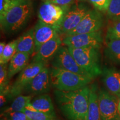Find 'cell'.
Returning <instances> with one entry per match:
<instances>
[{"label": "cell", "mask_w": 120, "mask_h": 120, "mask_svg": "<svg viewBox=\"0 0 120 120\" xmlns=\"http://www.w3.org/2000/svg\"><path fill=\"white\" fill-rule=\"evenodd\" d=\"M90 87L72 91H54L58 108L68 120H87Z\"/></svg>", "instance_id": "1"}, {"label": "cell", "mask_w": 120, "mask_h": 120, "mask_svg": "<svg viewBox=\"0 0 120 120\" xmlns=\"http://www.w3.org/2000/svg\"><path fill=\"white\" fill-rule=\"evenodd\" d=\"M31 0H13L4 17L0 19L1 29L6 34H14L23 29L33 13Z\"/></svg>", "instance_id": "2"}, {"label": "cell", "mask_w": 120, "mask_h": 120, "mask_svg": "<svg viewBox=\"0 0 120 120\" xmlns=\"http://www.w3.org/2000/svg\"><path fill=\"white\" fill-rule=\"evenodd\" d=\"M52 86L62 91H76L88 86L94 79L64 69H51Z\"/></svg>", "instance_id": "3"}, {"label": "cell", "mask_w": 120, "mask_h": 120, "mask_svg": "<svg viewBox=\"0 0 120 120\" xmlns=\"http://www.w3.org/2000/svg\"><path fill=\"white\" fill-rule=\"evenodd\" d=\"M68 49L79 66L92 79H94L102 74V68L100 48L89 47Z\"/></svg>", "instance_id": "4"}, {"label": "cell", "mask_w": 120, "mask_h": 120, "mask_svg": "<svg viewBox=\"0 0 120 120\" xmlns=\"http://www.w3.org/2000/svg\"><path fill=\"white\" fill-rule=\"evenodd\" d=\"M46 66V64L40 62H31L28 64L11 85L8 100L21 95L26 86Z\"/></svg>", "instance_id": "5"}, {"label": "cell", "mask_w": 120, "mask_h": 120, "mask_svg": "<svg viewBox=\"0 0 120 120\" xmlns=\"http://www.w3.org/2000/svg\"><path fill=\"white\" fill-rule=\"evenodd\" d=\"M70 6H61L48 1L42 3L38 11V17L44 23L59 29L64 15Z\"/></svg>", "instance_id": "6"}, {"label": "cell", "mask_w": 120, "mask_h": 120, "mask_svg": "<svg viewBox=\"0 0 120 120\" xmlns=\"http://www.w3.org/2000/svg\"><path fill=\"white\" fill-rule=\"evenodd\" d=\"M90 10L89 6L82 1L71 6L64 15V19L58 29V33L60 35H65L74 30Z\"/></svg>", "instance_id": "7"}, {"label": "cell", "mask_w": 120, "mask_h": 120, "mask_svg": "<svg viewBox=\"0 0 120 120\" xmlns=\"http://www.w3.org/2000/svg\"><path fill=\"white\" fill-rule=\"evenodd\" d=\"M119 98L106 89L99 88L98 105L102 120H120Z\"/></svg>", "instance_id": "8"}, {"label": "cell", "mask_w": 120, "mask_h": 120, "mask_svg": "<svg viewBox=\"0 0 120 120\" xmlns=\"http://www.w3.org/2000/svg\"><path fill=\"white\" fill-rule=\"evenodd\" d=\"M102 42V34L101 30L88 34L66 36L63 40V43L66 47L72 49H81L89 47L101 49Z\"/></svg>", "instance_id": "9"}, {"label": "cell", "mask_w": 120, "mask_h": 120, "mask_svg": "<svg viewBox=\"0 0 120 120\" xmlns=\"http://www.w3.org/2000/svg\"><path fill=\"white\" fill-rule=\"evenodd\" d=\"M51 64L53 67L62 68L92 79L87 72L79 66L66 46L60 47L52 59Z\"/></svg>", "instance_id": "10"}, {"label": "cell", "mask_w": 120, "mask_h": 120, "mask_svg": "<svg viewBox=\"0 0 120 120\" xmlns=\"http://www.w3.org/2000/svg\"><path fill=\"white\" fill-rule=\"evenodd\" d=\"M103 25V17L101 12L96 9H91L79 25L72 31L65 34V36L96 32L101 30Z\"/></svg>", "instance_id": "11"}, {"label": "cell", "mask_w": 120, "mask_h": 120, "mask_svg": "<svg viewBox=\"0 0 120 120\" xmlns=\"http://www.w3.org/2000/svg\"><path fill=\"white\" fill-rule=\"evenodd\" d=\"M51 86V70L46 66L26 86L23 92L32 96L47 94Z\"/></svg>", "instance_id": "12"}, {"label": "cell", "mask_w": 120, "mask_h": 120, "mask_svg": "<svg viewBox=\"0 0 120 120\" xmlns=\"http://www.w3.org/2000/svg\"><path fill=\"white\" fill-rule=\"evenodd\" d=\"M58 34L40 47L32 60V62H40L47 64L52 60L59 49L63 41Z\"/></svg>", "instance_id": "13"}, {"label": "cell", "mask_w": 120, "mask_h": 120, "mask_svg": "<svg viewBox=\"0 0 120 120\" xmlns=\"http://www.w3.org/2000/svg\"><path fill=\"white\" fill-rule=\"evenodd\" d=\"M102 79L106 89L118 98H120V71L114 67L102 68Z\"/></svg>", "instance_id": "14"}, {"label": "cell", "mask_w": 120, "mask_h": 120, "mask_svg": "<svg viewBox=\"0 0 120 120\" xmlns=\"http://www.w3.org/2000/svg\"><path fill=\"white\" fill-rule=\"evenodd\" d=\"M58 34L59 33L56 28L38 19L34 27L35 52H37L42 45Z\"/></svg>", "instance_id": "15"}, {"label": "cell", "mask_w": 120, "mask_h": 120, "mask_svg": "<svg viewBox=\"0 0 120 120\" xmlns=\"http://www.w3.org/2000/svg\"><path fill=\"white\" fill-rule=\"evenodd\" d=\"M89 105L87 113V120H102L98 105V86L96 83L90 86Z\"/></svg>", "instance_id": "16"}, {"label": "cell", "mask_w": 120, "mask_h": 120, "mask_svg": "<svg viewBox=\"0 0 120 120\" xmlns=\"http://www.w3.org/2000/svg\"><path fill=\"white\" fill-rule=\"evenodd\" d=\"M30 104L38 111L56 117L53 104L49 94H44L38 95L32 99Z\"/></svg>", "instance_id": "17"}, {"label": "cell", "mask_w": 120, "mask_h": 120, "mask_svg": "<svg viewBox=\"0 0 120 120\" xmlns=\"http://www.w3.org/2000/svg\"><path fill=\"white\" fill-rule=\"evenodd\" d=\"M30 55L23 52H17L12 58L8 66V77L11 78L21 72L28 64Z\"/></svg>", "instance_id": "18"}, {"label": "cell", "mask_w": 120, "mask_h": 120, "mask_svg": "<svg viewBox=\"0 0 120 120\" xmlns=\"http://www.w3.org/2000/svg\"><path fill=\"white\" fill-rule=\"evenodd\" d=\"M35 52L34 28H31L19 38L17 52H23L31 56Z\"/></svg>", "instance_id": "19"}, {"label": "cell", "mask_w": 120, "mask_h": 120, "mask_svg": "<svg viewBox=\"0 0 120 120\" xmlns=\"http://www.w3.org/2000/svg\"><path fill=\"white\" fill-rule=\"evenodd\" d=\"M104 53L105 56L115 64H120V40H106Z\"/></svg>", "instance_id": "20"}, {"label": "cell", "mask_w": 120, "mask_h": 120, "mask_svg": "<svg viewBox=\"0 0 120 120\" xmlns=\"http://www.w3.org/2000/svg\"><path fill=\"white\" fill-rule=\"evenodd\" d=\"M32 95H19L15 97L12 102L8 107L6 108L2 113H7L12 112H23L27 105L31 103Z\"/></svg>", "instance_id": "21"}, {"label": "cell", "mask_w": 120, "mask_h": 120, "mask_svg": "<svg viewBox=\"0 0 120 120\" xmlns=\"http://www.w3.org/2000/svg\"><path fill=\"white\" fill-rule=\"evenodd\" d=\"M19 38L12 41L6 45L2 55L0 56V64H7L17 53Z\"/></svg>", "instance_id": "22"}, {"label": "cell", "mask_w": 120, "mask_h": 120, "mask_svg": "<svg viewBox=\"0 0 120 120\" xmlns=\"http://www.w3.org/2000/svg\"><path fill=\"white\" fill-rule=\"evenodd\" d=\"M23 112L26 114L30 120H57L56 117L38 111L32 107L30 103L27 105Z\"/></svg>", "instance_id": "23"}, {"label": "cell", "mask_w": 120, "mask_h": 120, "mask_svg": "<svg viewBox=\"0 0 120 120\" xmlns=\"http://www.w3.org/2000/svg\"><path fill=\"white\" fill-rule=\"evenodd\" d=\"M106 13L112 22L120 20V0H111Z\"/></svg>", "instance_id": "24"}, {"label": "cell", "mask_w": 120, "mask_h": 120, "mask_svg": "<svg viewBox=\"0 0 120 120\" xmlns=\"http://www.w3.org/2000/svg\"><path fill=\"white\" fill-rule=\"evenodd\" d=\"M111 39L120 40V20L114 21L108 26L106 40Z\"/></svg>", "instance_id": "25"}, {"label": "cell", "mask_w": 120, "mask_h": 120, "mask_svg": "<svg viewBox=\"0 0 120 120\" xmlns=\"http://www.w3.org/2000/svg\"><path fill=\"white\" fill-rule=\"evenodd\" d=\"M92 5L94 9L101 12H106L111 0H83Z\"/></svg>", "instance_id": "26"}, {"label": "cell", "mask_w": 120, "mask_h": 120, "mask_svg": "<svg viewBox=\"0 0 120 120\" xmlns=\"http://www.w3.org/2000/svg\"><path fill=\"white\" fill-rule=\"evenodd\" d=\"M1 115L2 119L5 120H30L24 112H12Z\"/></svg>", "instance_id": "27"}, {"label": "cell", "mask_w": 120, "mask_h": 120, "mask_svg": "<svg viewBox=\"0 0 120 120\" xmlns=\"http://www.w3.org/2000/svg\"><path fill=\"white\" fill-rule=\"evenodd\" d=\"M8 67L7 64H0V91L8 84Z\"/></svg>", "instance_id": "28"}, {"label": "cell", "mask_w": 120, "mask_h": 120, "mask_svg": "<svg viewBox=\"0 0 120 120\" xmlns=\"http://www.w3.org/2000/svg\"><path fill=\"white\" fill-rule=\"evenodd\" d=\"M11 85H7L1 91L0 94V105L1 107H2L4 104L6 103L7 99H8L9 94L10 92V89H11Z\"/></svg>", "instance_id": "29"}, {"label": "cell", "mask_w": 120, "mask_h": 120, "mask_svg": "<svg viewBox=\"0 0 120 120\" xmlns=\"http://www.w3.org/2000/svg\"><path fill=\"white\" fill-rule=\"evenodd\" d=\"M13 0H0V19L4 17L11 6Z\"/></svg>", "instance_id": "30"}, {"label": "cell", "mask_w": 120, "mask_h": 120, "mask_svg": "<svg viewBox=\"0 0 120 120\" xmlns=\"http://www.w3.org/2000/svg\"><path fill=\"white\" fill-rule=\"evenodd\" d=\"M52 4L61 6H71L76 0H46Z\"/></svg>", "instance_id": "31"}, {"label": "cell", "mask_w": 120, "mask_h": 120, "mask_svg": "<svg viewBox=\"0 0 120 120\" xmlns=\"http://www.w3.org/2000/svg\"><path fill=\"white\" fill-rule=\"evenodd\" d=\"M6 45V43L4 42H1L0 43V56L2 55Z\"/></svg>", "instance_id": "32"}, {"label": "cell", "mask_w": 120, "mask_h": 120, "mask_svg": "<svg viewBox=\"0 0 120 120\" xmlns=\"http://www.w3.org/2000/svg\"><path fill=\"white\" fill-rule=\"evenodd\" d=\"M118 111L120 115V98H119V101H118Z\"/></svg>", "instance_id": "33"}, {"label": "cell", "mask_w": 120, "mask_h": 120, "mask_svg": "<svg viewBox=\"0 0 120 120\" xmlns=\"http://www.w3.org/2000/svg\"><path fill=\"white\" fill-rule=\"evenodd\" d=\"M79 1H83V0H79Z\"/></svg>", "instance_id": "34"}, {"label": "cell", "mask_w": 120, "mask_h": 120, "mask_svg": "<svg viewBox=\"0 0 120 120\" xmlns=\"http://www.w3.org/2000/svg\"><path fill=\"white\" fill-rule=\"evenodd\" d=\"M2 120H3V119H2Z\"/></svg>", "instance_id": "35"}, {"label": "cell", "mask_w": 120, "mask_h": 120, "mask_svg": "<svg viewBox=\"0 0 120 120\" xmlns=\"http://www.w3.org/2000/svg\"><path fill=\"white\" fill-rule=\"evenodd\" d=\"M44 1H46V0H44Z\"/></svg>", "instance_id": "36"}, {"label": "cell", "mask_w": 120, "mask_h": 120, "mask_svg": "<svg viewBox=\"0 0 120 120\" xmlns=\"http://www.w3.org/2000/svg\"></svg>", "instance_id": "37"}]
</instances>
